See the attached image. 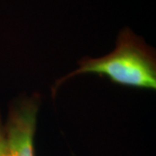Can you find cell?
Wrapping results in <instances>:
<instances>
[{"label":"cell","instance_id":"6da1fadb","mask_svg":"<svg viewBox=\"0 0 156 156\" xmlns=\"http://www.w3.org/2000/svg\"><path fill=\"white\" fill-rule=\"evenodd\" d=\"M80 67L60 78L53 88V93L67 79L80 74H99L113 83L123 86L155 89L156 62L154 53L142 39L128 28L120 32L115 49L100 58L84 57Z\"/></svg>","mask_w":156,"mask_h":156},{"label":"cell","instance_id":"7a4b0ae2","mask_svg":"<svg viewBox=\"0 0 156 156\" xmlns=\"http://www.w3.org/2000/svg\"><path fill=\"white\" fill-rule=\"evenodd\" d=\"M38 98H25L10 111L5 126L8 147L7 156H35L34 135L36 131Z\"/></svg>","mask_w":156,"mask_h":156},{"label":"cell","instance_id":"3957f363","mask_svg":"<svg viewBox=\"0 0 156 156\" xmlns=\"http://www.w3.org/2000/svg\"><path fill=\"white\" fill-rule=\"evenodd\" d=\"M8 155V147H7V140H6L5 129L2 124L0 117V156Z\"/></svg>","mask_w":156,"mask_h":156}]
</instances>
